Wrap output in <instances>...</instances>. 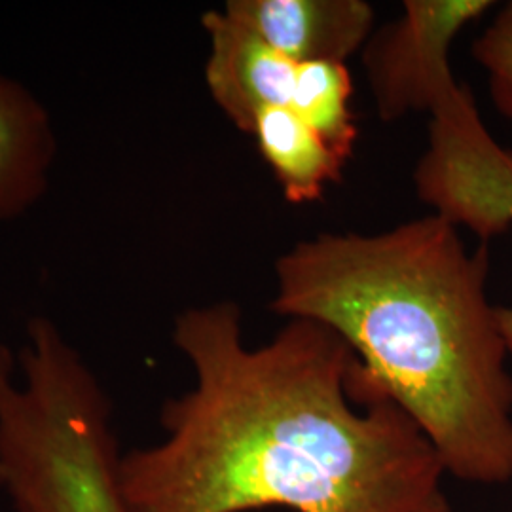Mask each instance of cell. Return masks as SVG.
<instances>
[{
    "label": "cell",
    "mask_w": 512,
    "mask_h": 512,
    "mask_svg": "<svg viewBox=\"0 0 512 512\" xmlns=\"http://www.w3.org/2000/svg\"><path fill=\"white\" fill-rule=\"evenodd\" d=\"M173 344L194 384L164 439L120 454L126 512H450L435 448L334 330L291 319L251 348L217 302L181 311Z\"/></svg>",
    "instance_id": "cell-1"
},
{
    "label": "cell",
    "mask_w": 512,
    "mask_h": 512,
    "mask_svg": "<svg viewBox=\"0 0 512 512\" xmlns=\"http://www.w3.org/2000/svg\"><path fill=\"white\" fill-rule=\"evenodd\" d=\"M490 253L431 213L378 234H317L275 262L272 311L334 330L446 475L512 480L509 349L486 296Z\"/></svg>",
    "instance_id": "cell-2"
},
{
    "label": "cell",
    "mask_w": 512,
    "mask_h": 512,
    "mask_svg": "<svg viewBox=\"0 0 512 512\" xmlns=\"http://www.w3.org/2000/svg\"><path fill=\"white\" fill-rule=\"evenodd\" d=\"M429 147L414 173L423 202L488 243L512 228V150L482 124L475 99L458 82L442 86L431 105ZM512 357V308H495Z\"/></svg>",
    "instance_id": "cell-3"
},
{
    "label": "cell",
    "mask_w": 512,
    "mask_h": 512,
    "mask_svg": "<svg viewBox=\"0 0 512 512\" xmlns=\"http://www.w3.org/2000/svg\"><path fill=\"white\" fill-rule=\"evenodd\" d=\"M222 12L298 65L346 63L374 27L365 0H228Z\"/></svg>",
    "instance_id": "cell-4"
},
{
    "label": "cell",
    "mask_w": 512,
    "mask_h": 512,
    "mask_svg": "<svg viewBox=\"0 0 512 512\" xmlns=\"http://www.w3.org/2000/svg\"><path fill=\"white\" fill-rule=\"evenodd\" d=\"M202 25L209 40L205 86L241 133H251L256 114L266 107L291 109L298 63L275 52L222 10L205 12Z\"/></svg>",
    "instance_id": "cell-5"
},
{
    "label": "cell",
    "mask_w": 512,
    "mask_h": 512,
    "mask_svg": "<svg viewBox=\"0 0 512 512\" xmlns=\"http://www.w3.org/2000/svg\"><path fill=\"white\" fill-rule=\"evenodd\" d=\"M55 156L54 124L44 103L0 74V220H16L44 198Z\"/></svg>",
    "instance_id": "cell-6"
},
{
    "label": "cell",
    "mask_w": 512,
    "mask_h": 512,
    "mask_svg": "<svg viewBox=\"0 0 512 512\" xmlns=\"http://www.w3.org/2000/svg\"><path fill=\"white\" fill-rule=\"evenodd\" d=\"M118 454L76 442L38 459L10 490L12 512H126L116 484Z\"/></svg>",
    "instance_id": "cell-7"
},
{
    "label": "cell",
    "mask_w": 512,
    "mask_h": 512,
    "mask_svg": "<svg viewBox=\"0 0 512 512\" xmlns=\"http://www.w3.org/2000/svg\"><path fill=\"white\" fill-rule=\"evenodd\" d=\"M262 160L270 165L287 202L313 203L342 175L346 160L285 107H266L256 114L249 133Z\"/></svg>",
    "instance_id": "cell-8"
},
{
    "label": "cell",
    "mask_w": 512,
    "mask_h": 512,
    "mask_svg": "<svg viewBox=\"0 0 512 512\" xmlns=\"http://www.w3.org/2000/svg\"><path fill=\"white\" fill-rule=\"evenodd\" d=\"M353 78L346 63L298 65L291 110L315 129L346 162L357 141L351 109Z\"/></svg>",
    "instance_id": "cell-9"
},
{
    "label": "cell",
    "mask_w": 512,
    "mask_h": 512,
    "mask_svg": "<svg viewBox=\"0 0 512 512\" xmlns=\"http://www.w3.org/2000/svg\"><path fill=\"white\" fill-rule=\"evenodd\" d=\"M471 54L488 76L495 109L512 120V0L495 12L473 42Z\"/></svg>",
    "instance_id": "cell-10"
}]
</instances>
